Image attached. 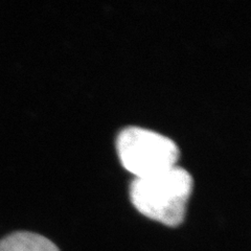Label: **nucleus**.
Instances as JSON below:
<instances>
[{
    "instance_id": "2",
    "label": "nucleus",
    "mask_w": 251,
    "mask_h": 251,
    "mask_svg": "<svg viewBox=\"0 0 251 251\" xmlns=\"http://www.w3.org/2000/svg\"><path fill=\"white\" fill-rule=\"evenodd\" d=\"M123 166L135 178L150 176L176 166L179 149L174 140L140 127L125 128L117 137Z\"/></svg>"
},
{
    "instance_id": "1",
    "label": "nucleus",
    "mask_w": 251,
    "mask_h": 251,
    "mask_svg": "<svg viewBox=\"0 0 251 251\" xmlns=\"http://www.w3.org/2000/svg\"><path fill=\"white\" fill-rule=\"evenodd\" d=\"M192 190V175L185 169L174 166L150 176L135 178L130 185V198L146 217L177 226L183 221Z\"/></svg>"
},
{
    "instance_id": "3",
    "label": "nucleus",
    "mask_w": 251,
    "mask_h": 251,
    "mask_svg": "<svg viewBox=\"0 0 251 251\" xmlns=\"http://www.w3.org/2000/svg\"><path fill=\"white\" fill-rule=\"evenodd\" d=\"M0 251H60L53 243L41 234L18 231L0 241Z\"/></svg>"
}]
</instances>
